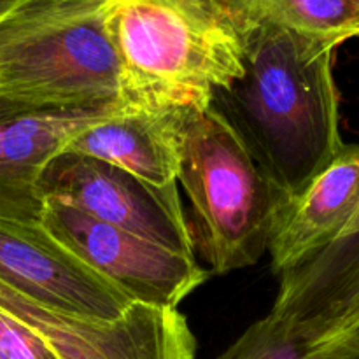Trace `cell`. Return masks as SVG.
I'll use <instances>...</instances> for the list:
<instances>
[{
  "mask_svg": "<svg viewBox=\"0 0 359 359\" xmlns=\"http://www.w3.org/2000/svg\"><path fill=\"white\" fill-rule=\"evenodd\" d=\"M0 283L41 307L77 318L116 319L133 304L41 223L0 221Z\"/></svg>",
  "mask_w": 359,
  "mask_h": 359,
  "instance_id": "cell-8",
  "label": "cell"
},
{
  "mask_svg": "<svg viewBox=\"0 0 359 359\" xmlns=\"http://www.w3.org/2000/svg\"><path fill=\"white\" fill-rule=\"evenodd\" d=\"M237 34L276 27L339 48L359 35L356 0H210Z\"/></svg>",
  "mask_w": 359,
  "mask_h": 359,
  "instance_id": "cell-12",
  "label": "cell"
},
{
  "mask_svg": "<svg viewBox=\"0 0 359 359\" xmlns=\"http://www.w3.org/2000/svg\"><path fill=\"white\" fill-rule=\"evenodd\" d=\"M0 359H60L28 325L0 309Z\"/></svg>",
  "mask_w": 359,
  "mask_h": 359,
  "instance_id": "cell-13",
  "label": "cell"
},
{
  "mask_svg": "<svg viewBox=\"0 0 359 359\" xmlns=\"http://www.w3.org/2000/svg\"><path fill=\"white\" fill-rule=\"evenodd\" d=\"M119 107L102 0H20L0 18V112Z\"/></svg>",
  "mask_w": 359,
  "mask_h": 359,
  "instance_id": "cell-3",
  "label": "cell"
},
{
  "mask_svg": "<svg viewBox=\"0 0 359 359\" xmlns=\"http://www.w3.org/2000/svg\"><path fill=\"white\" fill-rule=\"evenodd\" d=\"M119 62V107L193 114L244 72L233 25L210 0H102Z\"/></svg>",
  "mask_w": 359,
  "mask_h": 359,
  "instance_id": "cell-2",
  "label": "cell"
},
{
  "mask_svg": "<svg viewBox=\"0 0 359 359\" xmlns=\"http://www.w3.org/2000/svg\"><path fill=\"white\" fill-rule=\"evenodd\" d=\"M41 191L49 202L195 256L177 182L154 186L111 163L63 151L46 165Z\"/></svg>",
  "mask_w": 359,
  "mask_h": 359,
  "instance_id": "cell-5",
  "label": "cell"
},
{
  "mask_svg": "<svg viewBox=\"0 0 359 359\" xmlns=\"http://www.w3.org/2000/svg\"><path fill=\"white\" fill-rule=\"evenodd\" d=\"M356 2H358V4H359V0H356Z\"/></svg>",
  "mask_w": 359,
  "mask_h": 359,
  "instance_id": "cell-17",
  "label": "cell"
},
{
  "mask_svg": "<svg viewBox=\"0 0 359 359\" xmlns=\"http://www.w3.org/2000/svg\"><path fill=\"white\" fill-rule=\"evenodd\" d=\"M0 309L34 328L60 359H195L196 340L179 309L133 302L119 318L49 311L0 283Z\"/></svg>",
  "mask_w": 359,
  "mask_h": 359,
  "instance_id": "cell-7",
  "label": "cell"
},
{
  "mask_svg": "<svg viewBox=\"0 0 359 359\" xmlns=\"http://www.w3.org/2000/svg\"><path fill=\"white\" fill-rule=\"evenodd\" d=\"M337 359H359V332L354 335L353 342H351V346L347 347L346 353Z\"/></svg>",
  "mask_w": 359,
  "mask_h": 359,
  "instance_id": "cell-14",
  "label": "cell"
},
{
  "mask_svg": "<svg viewBox=\"0 0 359 359\" xmlns=\"http://www.w3.org/2000/svg\"><path fill=\"white\" fill-rule=\"evenodd\" d=\"M188 116L119 109L74 137L65 151L111 163L154 186L174 184Z\"/></svg>",
  "mask_w": 359,
  "mask_h": 359,
  "instance_id": "cell-11",
  "label": "cell"
},
{
  "mask_svg": "<svg viewBox=\"0 0 359 359\" xmlns=\"http://www.w3.org/2000/svg\"><path fill=\"white\" fill-rule=\"evenodd\" d=\"M177 181L191 203L195 252L210 273L256 265L287 205L212 107L186 118Z\"/></svg>",
  "mask_w": 359,
  "mask_h": 359,
  "instance_id": "cell-4",
  "label": "cell"
},
{
  "mask_svg": "<svg viewBox=\"0 0 359 359\" xmlns=\"http://www.w3.org/2000/svg\"><path fill=\"white\" fill-rule=\"evenodd\" d=\"M356 233H359V224H358V230H356Z\"/></svg>",
  "mask_w": 359,
  "mask_h": 359,
  "instance_id": "cell-16",
  "label": "cell"
},
{
  "mask_svg": "<svg viewBox=\"0 0 359 359\" xmlns=\"http://www.w3.org/2000/svg\"><path fill=\"white\" fill-rule=\"evenodd\" d=\"M244 72L212 93L223 116L286 205L346 146L340 135L335 46L276 27L241 34Z\"/></svg>",
  "mask_w": 359,
  "mask_h": 359,
  "instance_id": "cell-1",
  "label": "cell"
},
{
  "mask_svg": "<svg viewBox=\"0 0 359 359\" xmlns=\"http://www.w3.org/2000/svg\"><path fill=\"white\" fill-rule=\"evenodd\" d=\"M20 0H0V18L4 16L6 13H9Z\"/></svg>",
  "mask_w": 359,
  "mask_h": 359,
  "instance_id": "cell-15",
  "label": "cell"
},
{
  "mask_svg": "<svg viewBox=\"0 0 359 359\" xmlns=\"http://www.w3.org/2000/svg\"><path fill=\"white\" fill-rule=\"evenodd\" d=\"M358 224L359 146L346 144L280 216L269 245L273 273L354 235Z\"/></svg>",
  "mask_w": 359,
  "mask_h": 359,
  "instance_id": "cell-10",
  "label": "cell"
},
{
  "mask_svg": "<svg viewBox=\"0 0 359 359\" xmlns=\"http://www.w3.org/2000/svg\"><path fill=\"white\" fill-rule=\"evenodd\" d=\"M41 224L135 304L177 309L209 272L184 255L46 200Z\"/></svg>",
  "mask_w": 359,
  "mask_h": 359,
  "instance_id": "cell-6",
  "label": "cell"
},
{
  "mask_svg": "<svg viewBox=\"0 0 359 359\" xmlns=\"http://www.w3.org/2000/svg\"><path fill=\"white\" fill-rule=\"evenodd\" d=\"M121 107L0 112V221L41 223V175L74 137Z\"/></svg>",
  "mask_w": 359,
  "mask_h": 359,
  "instance_id": "cell-9",
  "label": "cell"
}]
</instances>
